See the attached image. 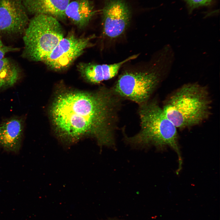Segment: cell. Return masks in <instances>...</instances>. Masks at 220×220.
Here are the masks:
<instances>
[{
	"instance_id": "1",
	"label": "cell",
	"mask_w": 220,
	"mask_h": 220,
	"mask_svg": "<svg viewBox=\"0 0 220 220\" xmlns=\"http://www.w3.org/2000/svg\"><path fill=\"white\" fill-rule=\"evenodd\" d=\"M123 100L112 88L105 87L93 92H64L52 105V122L61 138L74 140L89 136L101 146L114 147Z\"/></svg>"
},
{
	"instance_id": "2",
	"label": "cell",
	"mask_w": 220,
	"mask_h": 220,
	"mask_svg": "<svg viewBox=\"0 0 220 220\" xmlns=\"http://www.w3.org/2000/svg\"><path fill=\"white\" fill-rule=\"evenodd\" d=\"M154 63L148 69L126 71L119 76L111 88L123 98L144 104L170 73L174 60L173 50L164 46L158 53Z\"/></svg>"
},
{
	"instance_id": "3",
	"label": "cell",
	"mask_w": 220,
	"mask_h": 220,
	"mask_svg": "<svg viewBox=\"0 0 220 220\" xmlns=\"http://www.w3.org/2000/svg\"><path fill=\"white\" fill-rule=\"evenodd\" d=\"M212 102L208 88L197 82L184 84L164 101L163 112L177 128L199 125L210 117Z\"/></svg>"
},
{
	"instance_id": "4",
	"label": "cell",
	"mask_w": 220,
	"mask_h": 220,
	"mask_svg": "<svg viewBox=\"0 0 220 220\" xmlns=\"http://www.w3.org/2000/svg\"><path fill=\"white\" fill-rule=\"evenodd\" d=\"M141 128L136 134L128 137L123 132L125 141L131 146L144 148L153 146L162 150L169 146L177 153L178 168L182 160L178 143L177 128L165 115L156 100H149L139 105Z\"/></svg>"
},
{
	"instance_id": "5",
	"label": "cell",
	"mask_w": 220,
	"mask_h": 220,
	"mask_svg": "<svg viewBox=\"0 0 220 220\" xmlns=\"http://www.w3.org/2000/svg\"><path fill=\"white\" fill-rule=\"evenodd\" d=\"M63 32L56 18L45 14L34 15L24 32L23 56L43 62L64 38Z\"/></svg>"
},
{
	"instance_id": "6",
	"label": "cell",
	"mask_w": 220,
	"mask_h": 220,
	"mask_svg": "<svg viewBox=\"0 0 220 220\" xmlns=\"http://www.w3.org/2000/svg\"><path fill=\"white\" fill-rule=\"evenodd\" d=\"M95 37L94 35L78 37L73 32H70L60 41L43 62L53 70H65L91 46V42Z\"/></svg>"
},
{
	"instance_id": "7",
	"label": "cell",
	"mask_w": 220,
	"mask_h": 220,
	"mask_svg": "<svg viewBox=\"0 0 220 220\" xmlns=\"http://www.w3.org/2000/svg\"><path fill=\"white\" fill-rule=\"evenodd\" d=\"M103 33L110 38L122 35L128 27L131 12L124 0H106L102 11Z\"/></svg>"
},
{
	"instance_id": "8",
	"label": "cell",
	"mask_w": 220,
	"mask_h": 220,
	"mask_svg": "<svg viewBox=\"0 0 220 220\" xmlns=\"http://www.w3.org/2000/svg\"><path fill=\"white\" fill-rule=\"evenodd\" d=\"M29 20L21 0H0V32L24 33Z\"/></svg>"
},
{
	"instance_id": "9",
	"label": "cell",
	"mask_w": 220,
	"mask_h": 220,
	"mask_svg": "<svg viewBox=\"0 0 220 220\" xmlns=\"http://www.w3.org/2000/svg\"><path fill=\"white\" fill-rule=\"evenodd\" d=\"M25 119L14 116L0 123V146L5 150L18 153L21 147Z\"/></svg>"
},
{
	"instance_id": "10",
	"label": "cell",
	"mask_w": 220,
	"mask_h": 220,
	"mask_svg": "<svg viewBox=\"0 0 220 220\" xmlns=\"http://www.w3.org/2000/svg\"><path fill=\"white\" fill-rule=\"evenodd\" d=\"M138 55H134L121 62L110 64L82 62L78 64L77 68L86 81L93 84L99 83L114 77L124 64L136 58Z\"/></svg>"
},
{
	"instance_id": "11",
	"label": "cell",
	"mask_w": 220,
	"mask_h": 220,
	"mask_svg": "<svg viewBox=\"0 0 220 220\" xmlns=\"http://www.w3.org/2000/svg\"><path fill=\"white\" fill-rule=\"evenodd\" d=\"M27 12L34 15L42 14L58 20L65 19V12L70 0H21Z\"/></svg>"
},
{
	"instance_id": "12",
	"label": "cell",
	"mask_w": 220,
	"mask_h": 220,
	"mask_svg": "<svg viewBox=\"0 0 220 220\" xmlns=\"http://www.w3.org/2000/svg\"><path fill=\"white\" fill-rule=\"evenodd\" d=\"M95 13L93 3L90 0H75L70 2L65 12L66 17L80 28L88 25Z\"/></svg>"
},
{
	"instance_id": "13",
	"label": "cell",
	"mask_w": 220,
	"mask_h": 220,
	"mask_svg": "<svg viewBox=\"0 0 220 220\" xmlns=\"http://www.w3.org/2000/svg\"><path fill=\"white\" fill-rule=\"evenodd\" d=\"M20 71L17 64L10 59L0 60V90L12 87L19 80Z\"/></svg>"
},
{
	"instance_id": "14",
	"label": "cell",
	"mask_w": 220,
	"mask_h": 220,
	"mask_svg": "<svg viewBox=\"0 0 220 220\" xmlns=\"http://www.w3.org/2000/svg\"><path fill=\"white\" fill-rule=\"evenodd\" d=\"M188 5L190 12L200 7L210 5L214 0H184Z\"/></svg>"
},
{
	"instance_id": "15",
	"label": "cell",
	"mask_w": 220,
	"mask_h": 220,
	"mask_svg": "<svg viewBox=\"0 0 220 220\" xmlns=\"http://www.w3.org/2000/svg\"><path fill=\"white\" fill-rule=\"evenodd\" d=\"M19 50V48L5 45L2 43L0 37V60L3 58L6 53L9 52L17 51Z\"/></svg>"
}]
</instances>
